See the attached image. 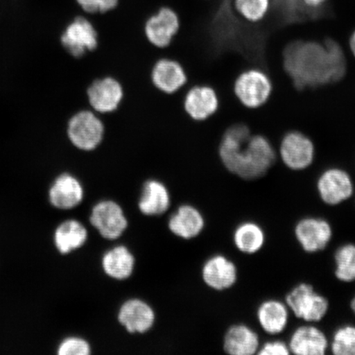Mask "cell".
I'll return each instance as SVG.
<instances>
[{"instance_id":"obj_35","label":"cell","mask_w":355,"mask_h":355,"mask_svg":"<svg viewBox=\"0 0 355 355\" xmlns=\"http://www.w3.org/2000/svg\"><path fill=\"white\" fill-rule=\"evenodd\" d=\"M204 1H211V0H204Z\"/></svg>"},{"instance_id":"obj_14","label":"cell","mask_w":355,"mask_h":355,"mask_svg":"<svg viewBox=\"0 0 355 355\" xmlns=\"http://www.w3.org/2000/svg\"><path fill=\"white\" fill-rule=\"evenodd\" d=\"M329 340L325 333L313 325H303L293 331L288 348L296 355H324L329 349Z\"/></svg>"},{"instance_id":"obj_4","label":"cell","mask_w":355,"mask_h":355,"mask_svg":"<svg viewBox=\"0 0 355 355\" xmlns=\"http://www.w3.org/2000/svg\"><path fill=\"white\" fill-rule=\"evenodd\" d=\"M286 304L296 318L306 322L322 320L329 311V301L309 283H300L288 293Z\"/></svg>"},{"instance_id":"obj_16","label":"cell","mask_w":355,"mask_h":355,"mask_svg":"<svg viewBox=\"0 0 355 355\" xmlns=\"http://www.w3.org/2000/svg\"><path fill=\"white\" fill-rule=\"evenodd\" d=\"M219 99L214 88L197 85L185 96L184 109L194 121H202L211 116L218 110Z\"/></svg>"},{"instance_id":"obj_26","label":"cell","mask_w":355,"mask_h":355,"mask_svg":"<svg viewBox=\"0 0 355 355\" xmlns=\"http://www.w3.org/2000/svg\"><path fill=\"white\" fill-rule=\"evenodd\" d=\"M239 19L250 24L263 21L272 10V0H230Z\"/></svg>"},{"instance_id":"obj_12","label":"cell","mask_w":355,"mask_h":355,"mask_svg":"<svg viewBox=\"0 0 355 355\" xmlns=\"http://www.w3.org/2000/svg\"><path fill=\"white\" fill-rule=\"evenodd\" d=\"M90 221L102 237L111 241L121 237L128 226L122 208L110 200L100 202L93 207Z\"/></svg>"},{"instance_id":"obj_7","label":"cell","mask_w":355,"mask_h":355,"mask_svg":"<svg viewBox=\"0 0 355 355\" xmlns=\"http://www.w3.org/2000/svg\"><path fill=\"white\" fill-rule=\"evenodd\" d=\"M60 41L67 53L79 58L87 51L95 50L98 44V34L95 26L84 13L75 16L64 26Z\"/></svg>"},{"instance_id":"obj_2","label":"cell","mask_w":355,"mask_h":355,"mask_svg":"<svg viewBox=\"0 0 355 355\" xmlns=\"http://www.w3.org/2000/svg\"><path fill=\"white\" fill-rule=\"evenodd\" d=\"M219 155L226 170L245 181L264 177L279 157L277 150L266 137L252 135L250 128L241 123L226 130Z\"/></svg>"},{"instance_id":"obj_11","label":"cell","mask_w":355,"mask_h":355,"mask_svg":"<svg viewBox=\"0 0 355 355\" xmlns=\"http://www.w3.org/2000/svg\"><path fill=\"white\" fill-rule=\"evenodd\" d=\"M85 189L76 175L61 172L53 180L48 191L49 201L60 210H70L83 202Z\"/></svg>"},{"instance_id":"obj_8","label":"cell","mask_w":355,"mask_h":355,"mask_svg":"<svg viewBox=\"0 0 355 355\" xmlns=\"http://www.w3.org/2000/svg\"><path fill=\"white\" fill-rule=\"evenodd\" d=\"M278 155L284 165L290 170L304 171L314 161V144L304 133L291 130L283 136L279 145Z\"/></svg>"},{"instance_id":"obj_23","label":"cell","mask_w":355,"mask_h":355,"mask_svg":"<svg viewBox=\"0 0 355 355\" xmlns=\"http://www.w3.org/2000/svg\"><path fill=\"white\" fill-rule=\"evenodd\" d=\"M87 232L84 225L76 220H68L58 226L54 234L57 250L62 254H69L86 243Z\"/></svg>"},{"instance_id":"obj_22","label":"cell","mask_w":355,"mask_h":355,"mask_svg":"<svg viewBox=\"0 0 355 355\" xmlns=\"http://www.w3.org/2000/svg\"><path fill=\"white\" fill-rule=\"evenodd\" d=\"M168 228L177 236L185 239L197 237L204 228L203 216L192 206H182L171 217Z\"/></svg>"},{"instance_id":"obj_13","label":"cell","mask_w":355,"mask_h":355,"mask_svg":"<svg viewBox=\"0 0 355 355\" xmlns=\"http://www.w3.org/2000/svg\"><path fill=\"white\" fill-rule=\"evenodd\" d=\"M87 96L92 110L96 113H111L121 103L123 89L116 78H97L89 86Z\"/></svg>"},{"instance_id":"obj_6","label":"cell","mask_w":355,"mask_h":355,"mask_svg":"<svg viewBox=\"0 0 355 355\" xmlns=\"http://www.w3.org/2000/svg\"><path fill=\"white\" fill-rule=\"evenodd\" d=\"M319 198L329 206H337L353 197L355 184L345 168L331 166L323 170L315 182Z\"/></svg>"},{"instance_id":"obj_32","label":"cell","mask_w":355,"mask_h":355,"mask_svg":"<svg viewBox=\"0 0 355 355\" xmlns=\"http://www.w3.org/2000/svg\"><path fill=\"white\" fill-rule=\"evenodd\" d=\"M302 2L310 10H320L326 6L328 0H302Z\"/></svg>"},{"instance_id":"obj_25","label":"cell","mask_w":355,"mask_h":355,"mask_svg":"<svg viewBox=\"0 0 355 355\" xmlns=\"http://www.w3.org/2000/svg\"><path fill=\"white\" fill-rule=\"evenodd\" d=\"M135 263V257L124 246L112 248L106 252L102 259V266L106 275L116 279H125L130 277Z\"/></svg>"},{"instance_id":"obj_33","label":"cell","mask_w":355,"mask_h":355,"mask_svg":"<svg viewBox=\"0 0 355 355\" xmlns=\"http://www.w3.org/2000/svg\"><path fill=\"white\" fill-rule=\"evenodd\" d=\"M349 48L350 52H352V54L355 58V29L353 31L352 35H350L349 39Z\"/></svg>"},{"instance_id":"obj_34","label":"cell","mask_w":355,"mask_h":355,"mask_svg":"<svg viewBox=\"0 0 355 355\" xmlns=\"http://www.w3.org/2000/svg\"><path fill=\"white\" fill-rule=\"evenodd\" d=\"M350 309H352V312L355 314V295L352 301H350Z\"/></svg>"},{"instance_id":"obj_1","label":"cell","mask_w":355,"mask_h":355,"mask_svg":"<svg viewBox=\"0 0 355 355\" xmlns=\"http://www.w3.org/2000/svg\"><path fill=\"white\" fill-rule=\"evenodd\" d=\"M349 52L330 38L295 42L284 52V67L296 87H318L343 78Z\"/></svg>"},{"instance_id":"obj_19","label":"cell","mask_w":355,"mask_h":355,"mask_svg":"<svg viewBox=\"0 0 355 355\" xmlns=\"http://www.w3.org/2000/svg\"><path fill=\"white\" fill-rule=\"evenodd\" d=\"M259 348V335L245 324H234L225 332L224 349L229 354L254 355Z\"/></svg>"},{"instance_id":"obj_29","label":"cell","mask_w":355,"mask_h":355,"mask_svg":"<svg viewBox=\"0 0 355 355\" xmlns=\"http://www.w3.org/2000/svg\"><path fill=\"white\" fill-rule=\"evenodd\" d=\"M84 15H103L113 11L121 0H74Z\"/></svg>"},{"instance_id":"obj_18","label":"cell","mask_w":355,"mask_h":355,"mask_svg":"<svg viewBox=\"0 0 355 355\" xmlns=\"http://www.w3.org/2000/svg\"><path fill=\"white\" fill-rule=\"evenodd\" d=\"M119 321L130 333H144L153 327L155 313L152 308L140 300L126 301L119 313Z\"/></svg>"},{"instance_id":"obj_17","label":"cell","mask_w":355,"mask_h":355,"mask_svg":"<svg viewBox=\"0 0 355 355\" xmlns=\"http://www.w3.org/2000/svg\"><path fill=\"white\" fill-rule=\"evenodd\" d=\"M152 81L159 91L171 94L185 85L187 76L179 62L162 58L153 67Z\"/></svg>"},{"instance_id":"obj_3","label":"cell","mask_w":355,"mask_h":355,"mask_svg":"<svg viewBox=\"0 0 355 355\" xmlns=\"http://www.w3.org/2000/svg\"><path fill=\"white\" fill-rule=\"evenodd\" d=\"M272 92V83L268 73L257 67L243 70L234 83L235 96L248 109H257L265 105Z\"/></svg>"},{"instance_id":"obj_28","label":"cell","mask_w":355,"mask_h":355,"mask_svg":"<svg viewBox=\"0 0 355 355\" xmlns=\"http://www.w3.org/2000/svg\"><path fill=\"white\" fill-rule=\"evenodd\" d=\"M329 349L335 355H355V326H341L333 333Z\"/></svg>"},{"instance_id":"obj_15","label":"cell","mask_w":355,"mask_h":355,"mask_svg":"<svg viewBox=\"0 0 355 355\" xmlns=\"http://www.w3.org/2000/svg\"><path fill=\"white\" fill-rule=\"evenodd\" d=\"M202 278L213 290H228L237 282V266L223 255L213 256L204 264Z\"/></svg>"},{"instance_id":"obj_31","label":"cell","mask_w":355,"mask_h":355,"mask_svg":"<svg viewBox=\"0 0 355 355\" xmlns=\"http://www.w3.org/2000/svg\"><path fill=\"white\" fill-rule=\"evenodd\" d=\"M257 354L259 355H288L291 354V350L288 344L284 341L275 340L268 341L261 347L260 346Z\"/></svg>"},{"instance_id":"obj_30","label":"cell","mask_w":355,"mask_h":355,"mask_svg":"<svg viewBox=\"0 0 355 355\" xmlns=\"http://www.w3.org/2000/svg\"><path fill=\"white\" fill-rule=\"evenodd\" d=\"M57 353L59 355H88L91 354V347L85 340L71 336L62 341Z\"/></svg>"},{"instance_id":"obj_5","label":"cell","mask_w":355,"mask_h":355,"mask_svg":"<svg viewBox=\"0 0 355 355\" xmlns=\"http://www.w3.org/2000/svg\"><path fill=\"white\" fill-rule=\"evenodd\" d=\"M104 123L98 113L93 110H83L69 119L67 136L75 148L83 150L95 149L103 139Z\"/></svg>"},{"instance_id":"obj_27","label":"cell","mask_w":355,"mask_h":355,"mask_svg":"<svg viewBox=\"0 0 355 355\" xmlns=\"http://www.w3.org/2000/svg\"><path fill=\"white\" fill-rule=\"evenodd\" d=\"M335 276L341 282L355 281V244L345 243L334 254Z\"/></svg>"},{"instance_id":"obj_21","label":"cell","mask_w":355,"mask_h":355,"mask_svg":"<svg viewBox=\"0 0 355 355\" xmlns=\"http://www.w3.org/2000/svg\"><path fill=\"white\" fill-rule=\"evenodd\" d=\"M290 309L286 303L278 300H268L257 309V318L261 329L270 335L281 334L288 322Z\"/></svg>"},{"instance_id":"obj_10","label":"cell","mask_w":355,"mask_h":355,"mask_svg":"<svg viewBox=\"0 0 355 355\" xmlns=\"http://www.w3.org/2000/svg\"><path fill=\"white\" fill-rule=\"evenodd\" d=\"M180 28V17L170 6H162L145 21L144 32L148 41L159 48H165L174 39Z\"/></svg>"},{"instance_id":"obj_24","label":"cell","mask_w":355,"mask_h":355,"mask_svg":"<svg viewBox=\"0 0 355 355\" xmlns=\"http://www.w3.org/2000/svg\"><path fill=\"white\" fill-rule=\"evenodd\" d=\"M234 243L239 251L252 255L259 252L266 242L265 232L254 221H244L234 230Z\"/></svg>"},{"instance_id":"obj_9","label":"cell","mask_w":355,"mask_h":355,"mask_svg":"<svg viewBox=\"0 0 355 355\" xmlns=\"http://www.w3.org/2000/svg\"><path fill=\"white\" fill-rule=\"evenodd\" d=\"M295 235L304 252L316 254L325 250L330 243L333 230L327 220L320 217L307 216L297 222Z\"/></svg>"},{"instance_id":"obj_20","label":"cell","mask_w":355,"mask_h":355,"mask_svg":"<svg viewBox=\"0 0 355 355\" xmlns=\"http://www.w3.org/2000/svg\"><path fill=\"white\" fill-rule=\"evenodd\" d=\"M170 204V191L163 182L155 179L145 182L139 202V209L144 215H162L168 210Z\"/></svg>"}]
</instances>
